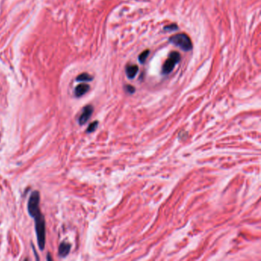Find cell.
Wrapping results in <instances>:
<instances>
[{"mask_svg":"<svg viewBox=\"0 0 261 261\" xmlns=\"http://www.w3.org/2000/svg\"><path fill=\"white\" fill-rule=\"evenodd\" d=\"M32 247H33V251H34V253H35V258H36V259H38V260H39V256H38V255H37V253H36V251H35V247H34V246L33 245H32Z\"/></svg>","mask_w":261,"mask_h":261,"instance_id":"14","label":"cell"},{"mask_svg":"<svg viewBox=\"0 0 261 261\" xmlns=\"http://www.w3.org/2000/svg\"><path fill=\"white\" fill-rule=\"evenodd\" d=\"M93 112V107H92L91 105H86V107H83L81 114L80 115V117L78 118L79 125H80V126L84 125L86 122L88 121L89 119L91 117Z\"/></svg>","mask_w":261,"mask_h":261,"instance_id":"5","label":"cell"},{"mask_svg":"<svg viewBox=\"0 0 261 261\" xmlns=\"http://www.w3.org/2000/svg\"><path fill=\"white\" fill-rule=\"evenodd\" d=\"M139 68L137 65L129 64L126 67V74L129 79H133L138 73Z\"/></svg>","mask_w":261,"mask_h":261,"instance_id":"8","label":"cell"},{"mask_svg":"<svg viewBox=\"0 0 261 261\" xmlns=\"http://www.w3.org/2000/svg\"><path fill=\"white\" fill-rule=\"evenodd\" d=\"M97 126H98V122L97 121H94V122H93V123H91L88 126L87 129H86V133H93V132L95 131V130H96V129L97 128Z\"/></svg>","mask_w":261,"mask_h":261,"instance_id":"11","label":"cell"},{"mask_svg":"<svg viewBox=\"0 0 261 261\" xmlns=\"http://www.w3.org/2000/svg\"><path fill=\"white\" fill-rule=\"evenodd\" d=\"M46 259H47V260H52V256H51L50 253H48Z\"/></svg>","mask_w":261,"mask_h":261,"instance_id":"15","label":"cell"},{"mask_svg":"<svg viewBox=\"0 0 261 261\" xmlns=\"http://www.w3.org/2000/svg\"><path fill=\"white\" fill-rule=\"evenodd\" d=\"M28 212L32 218L41 213L40 211V193L38 191H32L28 201Z\"/></svg>","mask_w":261,"mask_h":261,"instance_id":"3","label":"cell"},{"mask_svg":"<svg viewBox=\"0 0 261 261\" xmlns=\"http://www.w3.org/2000/svg\"><path fill=\"white\" fill-rule=\"evenodd\" d=\"M149 53H150L149 51L146 50L140 54V56H139V58H138V60H139V61L140 62V64H144L145 62H146V59L148 58L149 55Z\"/></svg>","mask_w":261,"mask_h":261,"instance_id":"10","label":"cell"},{"mask_svg":"<svg viewBox=\"0 0 261 261\" xmlns=\"http://www.w3.org/2000/svg\"><path fill=\"white\" fill-rule=\"evenodd\" d=\"M181 60V55L178 52H172L169 54L168 59L165 61L162 66V73L163 74H168L175 68V65Z\"/></svg>","mask_w":261,"mask_h":261,"instance_id":"4","label":"cell"},{"mask_svg":"<svg viewBox=\"0 0 261 261\" xmlns=\"http://www.w3.org/2000/svg\"><path fill=\"white\" fill-rule=\"evenodd\" d=\"M71 248V245L66 242H63L59 245L58 247V254L60 257L64 258L69 254Z\"/></svg>","mask_w":261,"mask_h":261,"instance_id":"7","label":"cell"},{"mask_svg":"<svg viewBox=\"0 0 261 261\" xmlns=\"http://www.w3.org/2000/svg\"><path fill=\"white\" fill-rule=\"evenodd\" d=\"M124 89L125 90H126V92H127L128 93H130V94L134 93L135 90H136L134 86H132V85H125Z\"/></svg>","mask_w":261,"mask_h":261,"instance_id":"13","label":"cell"},{"mask_svg":"<svg viewBox=\"0 0 261 261\" xmlns=\"http://www.w3.org/2000/svg\"><path fill=\"white\" fill-rule=\"evenodd\" d=\"M35 220V228L36 233L37 241L40 250H43L45 247L46 242V224L45 219L42 212L34 218Z\"/></svg>","mask_w":261,"mask_h":261,"instance_id":"1","label":"cell"},{"mask_svg":"<svg viewBox=\"0 0 261 261\" xmlns=\"http://www.w3.org/2000/svg\"><path fill=\"white\" fill-rule=\"evenodd\" d=\"M178 28V25L176 24H171V25H168L167 26H165L164 28V30L165 31H170V32H173V31L177 30Z\"/></svg>","mask_w":261,"mask_h":261,"instance_id":"12","label":"cell"},{"mask_svg":"<svg viewBox=\"0 0 261 261\" xmlns=\"http://www.w3.org/2000/svg\"><path fill=\"white\" fill-rule=\"evenodd\" d=\"M76 80L78 82H89L93 80V77L87 73H82L77 77Z\"/></svg>","mask_w":261,"mask_h":261,"instance_id":"9","label":"cell"},{"mask_svg":"<svg viewBox=\"0 0 261 261\" xmlns=\"http://www.w3.org/2000/svg\"><path fill=\"white\" fill-rule=\"evenodd\" d=\"M169 42L181 48L184 52H189L192 49V43L189 37L184 33L177 34L169 38Z\"/></svg>","mask_w":261,"mask_h":261,"instance_id":"2","label":"cell"},{"mask_svg":"<svg viewBox=\"0 0 261 261\" xmlns=\"http://www.w3.org/2000/svg\"><path fill=\"white\" fill-rule=\"evenodd\" d=\"M90 90V86L86 83H80L74 89V95L76 97H80L86 93Z\"/></svg>","mask_w":261,"mask_h":261,"instance_id":"6","label":"cell"}]
</instances>
